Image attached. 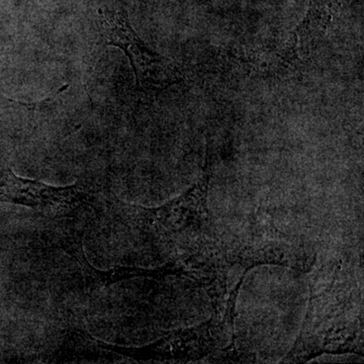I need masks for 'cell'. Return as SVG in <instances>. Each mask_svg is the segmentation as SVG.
I'll return each instance as SVG.
<instances>
[{
	"instance_id": "obj_2",
	"label": "cell",
	"mask_w": 364,
	"mask_h": 364,
	"mask_svg": "<svg viewBox=\"0 0 364 364\" xmlns=\"http://www.w3.org/2000/svg\"><path fill=\"white\" fill-rule=\"evenodd\" d=\"M100 28L107 45L119 48L130 60L136 85L145 86L163 78V62L146 47L133 30L119 0H107L98 11Z\"/></svg>"
},
{
	"instance_id": "obj_3",
	"label": "cell",
	"mask_w": 364,
	"mask_h": 364,
	"mask_svg": "<svg viewBox=\"0 0 364 364\" xmlns=\"http://www.w3.org/2000/svg\"><path fill=\"white\" fill-rule=\"evenodd\" d=\"M339 0H312L305 20L291 33L284 49L289 59L310 54L336 23Z\"/></svg>"
},
{
	"instance_id": "obj_1",
	"label": "cell",
	"mask_w": 364,
	"mask_h": 364,
	"mask_svg": "<svg viewBox=\"0 0 364 364\" xmlns=\"http://www.w3.org/2000/svg\"><path fill=\"white\" fill-rule=\"evenodd\" d=\"M0 200L32 208L53 217H69L90 202V196L80 184L55 188L43 182L6 172L0 183Z\"/></svg>"
}]
</instances>
